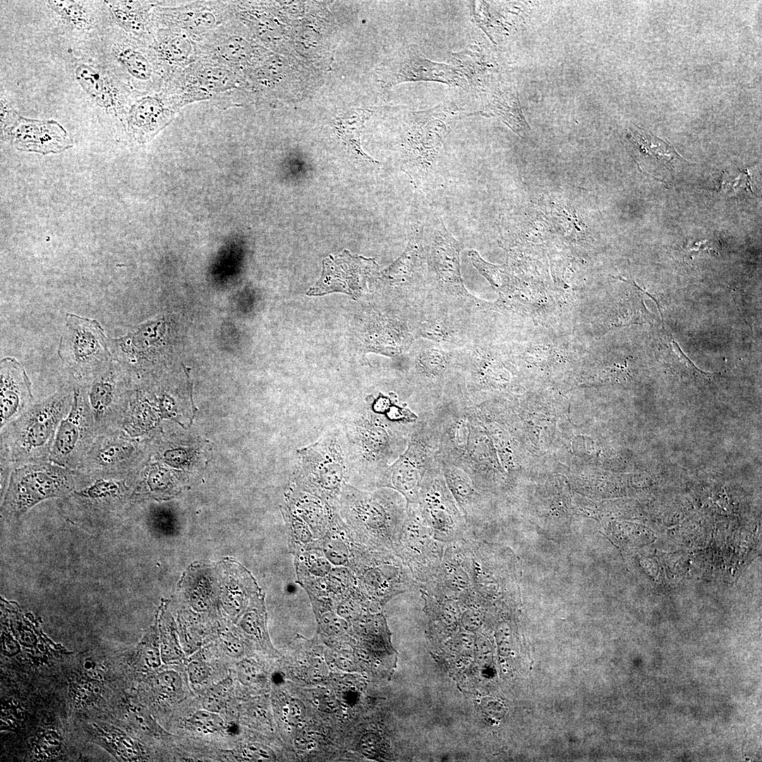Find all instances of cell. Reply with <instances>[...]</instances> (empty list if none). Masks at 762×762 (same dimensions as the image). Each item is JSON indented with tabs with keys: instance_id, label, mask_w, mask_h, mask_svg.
I'll use <instances>...</instances> for the list:
<instances>
[{
	"instance_id": "cell-1",
	"label": "cell",
	"mask_w": 762,
	"mask_h": 762,
	"mask_svg": "<svg viewBox=\"0 0 762 762\" xmlns=\"http://www.w3.org/2000/svg\"><path fill=\"white\" fill-rule=\"evenodd\" d=\"M418 416L407 405L387 397L367 398L346 418L342 430L350 461L351 478L369 489L379 488L384 473L406 448Z\"/></svg>"
},
{
	"instance_id": "cell-2",
	"label": "cell",
	"mask_w": 762,
	"mask_h": 762,
	"mask_svg": "<svg viewBox=\"0 0 762 762\" xmlns=\"http://www.w3.org/2000/svg\"><path fill=\"white\" fill-rule=\"evenodd\" d=\"M332 507L353 542L395 553L406 514V501L398 491H365L346 483Z\"/></svg>"
},
{
	"instance_id": "cell-3",
	"label": "cell",
	"mask_w": 762,
	"mask_h": 762,
	"mask_svg": "<svg viewBox=\"0 0 762 762\" xmlns=\"http://www.w3.org/2000/svg\"><path fill=\"white\" fill-rule=\"evenodd\" d=\"M73 397V382L68 381L1 428L0 459L13 467L49 459L58 428L70 411Z\"/></svg>"
},
{
	"instance_id": "cell-4",
	"label": "cell",
	"mask_w": 762,
	"mask_h": 762,
	"mask_svg": "<svg viewBox=\"0 0 762 762\" xmlns=\"http://www.w3.org/2000/svg\"><path fill=\"white\" fill-rule=\"evenodd\" d=\"M350 475L345 436L341 430L336 429L297 451L291 487L332 507Z\"/></svg>"
},
{
	"instance_id": "cell-5",
	"label": "cell",
	"mask_w": 762,
	"mask_h": 762,
	"mask_svg": "<svg viewBox=\"0 0 762 762\" xmlns=\"http://www.w3.org/2000/svg\"><path fill=\"white\" fill-rule=\"evenodd\" d=\"M83 480L78 470L49 459L15 466L1 502V515L16 519L37 504L52 498H65L78 489Z\"/></svg>"
},
{
	"instance_id": "cell-6",
	"label": "cell",
	"mask_w": 762,
	"mask_h": 762,
	"mask_svg": "<svg viewBox=\"0 0 762 762\" xmlns=\"http://www.w3.org/2000/svg\"><path fill=\"white\" fill-rule=\"evenodd\" d=\"M93 48L96 59L134 92H159L167 84L150 46L114 25Z\"/></svg>"
},
{
	"instance_id": "cell-7",
	"label": "cell",
	"mask_w": 762,
	"mask_h": 762,
	"mask_svg": "<svg viewBox=\"0 0 762 762\" xmlns=\"http://www.w3.org/2000/svg\"><path fill=\"white\" fill-rule=\"evenodd\" d=\"M440 460L435 422L430 411L421 412L410 432L406 448L386 469L379 488L394 489L406 503H416L425 473Z\"/></svg>"
},
{
	"instance_id": "cell-8",
	"label": "cell",
	"mask_w": 762,
	"mask_h": 762,
	"mask_svg": "<svg viewBox=\"0 0 762 762\" xmlns=\"http://www.w3.org/2000/svg\"><path fill=\"white\" fill-rule=\"evenodd\" d=\"M65 320L58 353L68 379L80 385L114 359L110 339L95 319L67 313Z\"/></svg>"
},
{
	"instance_id": "cell-9",
	"label": "cell",
	"mask_w": 762,
	"mask_h": 762,
	"mask_svg": "<svg viewBox=\"0 0 762 762\" xmlns=\"http://www.w3.org/2000/svg\"><path fill=\"white\" fill-rule=\"evenodd\" d=\"M349 567L365 602L384 605L394 596L417 587L409 569L394 552L353 543Z\"/></svg>"
},
{
	"instance_id": "cell-10",
	"label": "cell",
	"mask_w": 762,
	"mask_h": 762,
	"mask_svg": "<svg viewBox=\"0 0 762 762\" xmlns=\"http://www.w3.org/2000/svg\"><path fill=\"white\" fill-rule=\"evenodd\" d=\"M69 59L67 70L88 102L123 128L134 92L98 59L86 56H71Z\"/></svg>"
},
{
	"instance_id": "cell-11",
	"label": "cell",
	"mask_w": 762,
	"mask_h": 762,
	"mask_svg": "<svg viewBox=\"0 0 762 762\" xmlns=\"http://www.w3.org/2000/svg\"><path fill=\"white\" fill-rule=\"evenodd\" d=\"M446 544L437 540L416 503H406V514L395 554L410 571L417 587L437 576Z\"/></svg>"
},
{
	"instance_id": "cell-12",
	"label": "cell",
	"mask_w": 762,
	"mask_h": 762,
	"mask_svg": "<svg viewBox=\"0 0 762 762\" xmlns=\"http://www.w3.org/2000/svg\"><path fill=\"white\" fill-rule=\"evenodd\" d=\"M416 504L439 541L449 544L470 538L464 517L446 484L441 459L425 473Z\"/></svg>"
},
{
	"instance_id": "cell-13",
	"label": "cell",
	"mask_w": 762,
	"mask_h": 762,
	"mask_svg": "<svg viewBox=\"0 0 762 762\" xmlns=\"http://www.w3.org/2000/svg\"><path fill=\"white\" fill-rule=\"evenodd\" d=\"M97 435L121 429L128 409L121 364L113 359L99 373L80 385Z\"/></svg>"
},
{
	"instance_id": "cell-14",
	"label": "cell",
	"mask_w": 762,
	"mask_h": 762,
	"mask_svg": "<svg viewBox=\"0 0 762 762\" xmlns=\"http://www.w3.org/2000/svg\"><path fill=\"white\" fill-rule=\"evenodd\" d=\"M97 435L90 411L80 389L74 385L71 407L58 428L49 459L76 470Z\"/></svg>"
},
{
	"instance_id": "cell-15",
	"label": "cell",
	"mask_w": 762,
	"mask_h": 762,
	"mask_svg": "<svg viewBox=\"0 0 762 762\" xmlns=\"http://www.w3.org/2000/svg\"><path fill=\"white\" fill-rule=\"evenodd\" d=\"M452 118L449 111L440 108L411 113L405 135L408 174H427L449 133L445 121Z\"/></svg>"
},
{
	"instance_id": "cell-16",
	"label": "cell",
	"mask_w": 762,
	"mask_h": 762,
	"mask_svg": "<svg viewBox=\"0 0 762 762\" xmlns=\"http://www.w3.org/2000/svg\"><path fill=\"white\" fill-rule=\"evenodd\" d=\"M59 31L68 37L95 46L113 25L104 1L49 0Z\"/></svg>"
},
{
	"instance_id": "cell-17",
	"label": "cell",
	"mask_w": 762,
	"mask_h": 762,
	"mask_svg": "<svg viewBox=\"0 0 762 762\" xmlns=\"http://www.w3.org/2000/svg\"><path fill=\"white\" fill-rule=\"evenodd\" d=\"M231 4L223 1H196L177 7L154 9L157 26L174 27L186 32L196 42L231 19Z\"/></svg>"
},
{
	"instance_id": "cell-18",
	"label": "cell",
	"mask_w": 762,
	"mask_h": 762,
	"mask_svg": "<svg viewBox=\"0 0 762 762\" xmlns=\"http://www.w3.org/2000/svg\"><path fill=\"white\" fill-rule=\"evenodd\" d=\"M427 245L429 269L439 286L452 295L473 298L461 274L460 253L463 246L451 235L441 219L432 226Z\"/></svg>"
},
{
	"instance_id": "cell-19",
	"label": "cell",
	"mask_w": 762,
	"mask_h": 762,
	"mask_svg": "<svg viewBox=\"0 0 762 762\" xmlns=\"http://www.w3.org/2000/svg\"><path fill=\"white\" fill-rule=\"evenodd\" d=\"M179 107L164 90L134 92L128 108L123 128L138 142H145L167 125Z\"/></svg>"
},
{
	"instance_id": "cell-20",
	"label": "cell",
	"mask_w": 762,
	"mask_h": 762,
	"mask_svg": "<svg viewBox=\"0 0 762 762\" xmlns=\"http://www.w3.org/2000/svg\"><path fill=\"white\" fill-rule=\"evenodd\" d=\"M125 475H85V482L63 498L65 507L85 515L111 514L123 504L126 497L127 478Z\"/></svg>"
},
{
	"instance_id": "cell-21",
	"label": "cell",
	"mask_w": 762,
	"mask_h": 762,
	"mask_svg": "<svg viewBox=\"0 0 762 762\" xmlns=\"http://www.w3.org/2000/svg\"><path fill=\"white\" fill-rule=\"evenodd\" d=\"M135 454L121 429L100 434L76 470L87 476L126 474Z\"/></svg>"
},
{
	"instance_id": "cell-22",
	"label": "cell",
	"mask_w": 762,
	"mask_h": 762,
	"mask_svg": "<svg viewBox=\"0 0 762 762\" xmlns=\"http://www.w3.org/2000/svg\"><path fill=\"white\" fill-rule=\"evenodd\" d=\"M1 137L9 140L17 150L44 155L61 152L73 145L71 137L57 121L31 119L21 116Z\"/></svg>"
},
{
	"instance_id": "cell-23",
	"label": "cell",
	"mask_w": 762,
	"mask_h": 762,
	"mask_svg": "<svg viewBox=\"0 0 762 762\" xmlns=\"http://www.w3.org/2000/svg\"><path fill=\"white\" fill-rule=\"evenodd\" d=\"M0 389V428H2L21 416L36 400L30 377L14 357L1 360Z\"/></svg>"
},
{
	"instance_id": "cell-24",
	"label": "cell",
	"mask_w": 762,
	"mask_h": 762,
	"mask_svg": "<svg viewBox=\"0 0 762 762\" xmlns=\"http://www.w3.org/2000/svg\"><path fill=\"white\" fill-rule=\"evenodd\" d=\"M150 46L165 73L167 83L197 60L198 42L178 28L157 27Z\"/></svg>"
},
{
	"instance_id": "cell-25",
	"label": "cell",
	"mask_w": 762,
	"mask_h": 762,
	"mask_svg": "<svg viewBox=\"0 0 762 762\" xmlns=\"http://www.w3.org/2000/svg\"><path fill=\"white\" fill-rule=\"evenodd\" d=\"M433 81L465 88L467 80L456 67L426 59L416 48H411L395 67L387 85L403 82Z\"/></svg>"
},
{
	"instance_id": "cell-26",
	"label": "cell",
	"mask_w": 762,
	"mask_h": 762,
	"mask_svg": "<svg viewBox=\"0 0 762 762\" xmlns=\"http://www.w3.org/2000/svg\"><path fill=\"white\" fill-rule=\"evenodd\" d=\"M113 25L150 45L157 25L154 9L157 2L104 1Z\"/></svg>"
},
{
	"instance_id": "cell-27",
	"label": "cell",
	"mask_w": 762,
	"mask_h": 762,
	"mask_svg": "<svg viewBox=\"0 0 762 762\" xmlns=\"http://www.w3.org/2000/svg\"><path fill=\"white\" fill-rule=\"evenodd\" d=\"M441 468L446 484L464 517L470 536L471 532L476 531L481 525V491L460 468L442 459Z\"/></svg>"
},
{
	"instance_id": "cell-28",
	"label": "cell",
	"mask_w": 762,
	"mask_h": 762,
	"mask_svg": "<svg viewBox=\"0 0 762 762\" xmlns=\"http://www.w3.org/2000/svg\"><path fill=\"white\" fill-rule=\"evenodd\" d=\"M452 375V363L447 353L435 346L421 350L411 365V381L432 395L437 396Z\"/></svg>"
},
{
	"instance_id": "cell-29",
	"label": "cell",
	"mask_w": 762,
	"mask_h": 762,
	"mask_svg": "<svg viewBox=\"0 0 762 762\" xmlns=\"http://www.w3.org/2000/svg\"><path fill=\"white\" fill-rule=\"evenodd\" d=\"M476 114L498 117L520 136L529 129L517 92L512 89L497 90Z\"/></svg>"
},
{
	"instance_id": "cell-30",
	"label": "cell",
	"mask_w": 762,
	"mask_h": 762,
	"mask_svg": "<svg viewBox=\"0 0 762 762\" xmlns=\"http://www.w3.org/2000/svg\"><path fill=\"white\" fill-rule=\"evenodd\" d=\"M632 128L627 136L632 147L641 157H650L651 163L658 167H663L672 170V164L675 159H684L676 152L673 146L651 132L636 126Z\"/></svg>"
},
{
	"instance_id": "cell-31",
	"label": "cell",
	"mask_w": 762,
	"mask_h": 762,
	"mask_svg": "<svg viewBox=\"0 0 762 762\" xmlns=\"http://www.w3.org/2000/svg\"><path fill=\"white\" fill-rule=\"evenodd\" d=\"M371 114L369 110L356 109L351 112L350 115L338 118L335 122V128L339 136L354 155L365 161L375 162L363 151L360 141L364 123L370 117Z\"/></svg>"
},
{
	"instance_id": "cell-32",
	"label": "cell",
	"mask_w": 762,
	"mask_h": 762,
	"mask_svg": "<svg viewBox=\"0 0 762 762\" xmlns=\"http://www.w3.org/2000/svg\"><path fill=\"white\" fill-rule=\"evenodd\" d=\"M185 726L196 732L208 734L223 731L225 724L218 713L203 708L195 711L186 718Z\"/></svg>"
},
{
	"instance_id": "cell-33",
	"label": "cell",
	"mask_w": 762,
	"mask_h": 762,
	"mask_svg": "<svg viewBox=\"0 0 762 762\" xmlns=\"http://www.w3.org/2000/svg\"><path fill=\"white\" fill-rule=\"evenodd\" d=\"M468 256L473 267L494 288L500 290L507 284L509 277L503 267L486 262L473 249L468 251Z\"/></svg>"
},
{
	"instance_id": "cell-34",
	"label": "cell",
	"mask_w": 762,
	"mask_h": 762,
	"mask_svg": "<svg viewBox=\"0 0 762 762\" xmlns=\"http://www.w3.org/2000/svg\"><path fill=\"white\" fill-rule=\"evenodd\" d=\"M158 691L172 701H180L186 696L184 682L180 674L169 670L160 672L156 679Z\"/></svg>"
},
{
	"instance_id": "cell-35",
	"label": "cell",
	"mask_w": 762,
	"mask_h": 762,
	"mask_svg": "<svg viewBox=\"0 0 762 762\" xmlns=\"http://www.w3.org/2000/svg\"><path fill=\"white\" fill-rule=\"evenodd\" d=\"M231 687L229 677L209 687L201 699L202 708L218 713L221 712L226 705Z\"/></svg>"
},
{
	"instance_id": "cell-36",
	"label": "cell",
	"mask_w": 762,
	"mask_h": 762,
	"mask_svg": "<svg viewBox=\"0 0 762 762\" xmlns=\"http://www.w3.org/2000/svg\"><path fill=\"white\" fill-rule=\"evenodd\" d=\"M110 742L105 744L107 743V746L111 747V750H114L116 755L123 761H138L143 756L140 745L126 735L116 734Z\"/></svg>"
},
{
	"instance_id": "cell-37",
	"label": "cell",
	"mask_w": 762,
	"mask_h": 762,
	"mask_svg": "<svg viewBox=\"0 0 762 762\" xmlns=\"http://www.w3.org/2000/svg\"><path fill=\"white\" fill-rule=\"evenodd\" d=\"M235 756L248 761H270L275 759L272 750L268 746L258 744H249L234 752Z\"/></svg>"
},
{
	"instance_id": "cell-38",
	"label": "cell",
	"mask_w": 762,
	"mask_h": 762,
	"mask_svg": "<svg viewBox=\"0 0 762 762\" xmlns=\"http://www.w3.org/2000/svg\"><path fill=\"white\" fill-rule=\"evenodd\" d=\"M131 719L134 725L147 734L162 736L164 733L145 708L138 706L131 708Z\"/></svg>"
},
{
	"instance_id": "cell-39",
	"label": "cell",
	"mask_w": 762,
	"mask_h": 762,
	"mask_svg": "<svg viewBox=\"0 0 762 762\" xmlns=\"http://www.w3.org/2000/svg\"><path fill=\"white\" fill-rule=\"evenodd\" d=\"M187 675L189 681L195 685L205 683L211 675V668L202 658H193L187 664Z\"/></svg>"
},
{
	"instance_id": "cell-40",
	"label": "cell",
	"mask_w": 762,
	"mask_h": 762,
	"mask_svg": "<svg viewBox=\"0 0 762 762\" xmlns=\"http://www.w3.org/2000/svg\"><path fill=\"white\" fill-rule=\"evenodd\" d=\"M241 627L248 634L261 640L265 639L264 619L257 610L248 612L241 621Z\"/></svg>"
},
{
	"instance_id": "cell-41",
	"label": "cell",
	"mask_w": 762,
	"mask_h": 762,
	"mask_svg": "<svg viewBox=\"0 0 762 762\" xmlns=\"http://www.w3.org/2000/svg\"><path fill=\"white\" fill-rule=\"evenodd\" d=\"M418 331L425 338L436 341H450L452 334L440 321H427L420 323Z\"/></svg>"
},
{
	"instance_id": "cell-42",
	"label": "cell",
	"mask_w": 762,
	"mask_h": 762,
	"mask_svg": "<svg viewBox=\"0 0 762 762\" xmlns=\"http://www.w3.org/2000/svg\"><path fill=\"white\" fill-rule=\"evenodd\" d=\"M20 115L14 110L7 99L5 95L1 90L0 99V126L1 136L6 133L16 123Z\"/></svg>"
},
{
	"instance_id": "cell-43",
	"label": "cell",
	"mask_w": 762,
	"mask_h": 762,
	"mask_svg": "<svg viewBox=\"0 0 762 762\" xmlns=\"http://www.w3.org/2000/svg\"><path fill=\"white\" fill-rule=\"evenodd\" d=\"M238 680L244 684H250L260 676V667L253 660H242L236 665Z\"/></svg>"
},
{
	"instance_id": "cell-44",
	"label": "cell",
	"mask_w": 762,
	"mask_h": 762,
	"mask_svg": "<svg viewBox=\"0 0 762 762\" xmlns=\"http://www.w3.org/2000/svg\"><path fill=\"white\" fill-rule=\"evenodd\" d=\"M221 645L224 652L231 658H239L244 652L242 643L231 634H224L221 638Z\"/></svg>"
}]
</instances>
